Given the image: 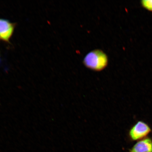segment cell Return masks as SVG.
I'll list each match as a JSON object with an SVG mask.
<instances>
[{"label": "cell", "instance_id": "1", "mask_svg": "<svg viewBox=\"0 0 152 152\" xmlns=\"http://www.w3.org/2000/svg\"><path fill=\"white\" fill-rule=\"evenodd\" d=\"M108 58L103 51L96 49L91 51L85 56L83 63L86 67L93 71H102L107 66Z\"/></svg>", "mask_w": 152, "mask_h": 152}, {"label": "cell", "instance_id": "2", "mask_svg": "<svg viewBox=\"0 0 152 152\" xmlns=\"http://www.w3.org/2000/svg\"><path fill=\"white\" fill-rule=\"evenodd\" d=\"M151 132V127L148 124L144 121H138L129 130V138L131 141H138L148 137Z\"/></svg>", "mask_w": 152, "mask_h": 152}, {"label": "cell", "instance_id": "3", "mask_svg": "<svg viewBox=\"0 0 152 152\" xmlns=\"http://www.w3.org/2000/svg\"><path fill=\"white\" fill-rule=\"evenodd\" d=\"M16 26V24L8 20L0 18V40L9 43Z\"/></svg>", "mask_w": 152, "mask_h": 152}, {"label": "cell", "instance_id": "4", "mask_svg": "<svg viewBox=\"0 0 152 152\" xmlns=\"http://www.w3.org/2000/svg\"><path fill=\"white\" fill-rule=\"evenodd\" d=\"M128 152H152V138L148 136L138 140Z\"/></svg>", "mask_w": 152, "mask_h": 152}, {"label": "cell", "instance_id": "5", "mask_svg": "<svg viewBox=\"0 0 152 152\" xmlns=\"http://www.w3.org/2000/svg\"><path fill=\"white\" fill-rule=\"evenodd\" d=\"M141 4L144 8L152 12V0H143L141 1Z\"/></svg>", "mask_w": 152, "mask_h": 152}]
</instances>
